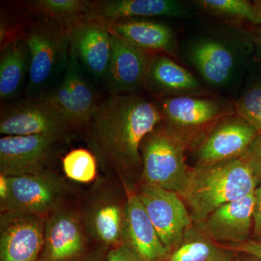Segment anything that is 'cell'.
Masks as SVG:
<instances>
[{
    "instance_id": "obj_1",
    "label": "cell",
    "mask_w": 261,
    "mask_h": 261,
    "mask_svg": "<svg viewBox=\"0 0 261 261\" xmlns=\"http://www.w3.org/2000/svg\"><path fill=\"white\" fill-rule=\"evenodd\" d=\"M162 122L157 104L147 98L110 95L84 128L85 140L106 177L135 191L130 180L142 175L141 145Z\"/></svg>"
},
{
    "instance_id": "obj_2",
    "label": "cell",
    "mask_w": 261,
    "mask_h": 261,
    "mask_svg": "<svg viewBox=\"0 0 261 261\" xmlns=\"http://www.w3.org/2000/svg\"><path fill=\"white\" fill-rule=\"evenodd\" d=\"M258 186L251 168L243 158L211 165H197L190 172L182 196L192 221L202 222L221 205L254 193Z\"/></svg>"
},
{
    "instance_id": "obj_3",
    "label": "cell",
    "mask_w": 261,
    "mask_h": 261,
    "mask_svg": "<svg viewBox=\"0 0 261 261\" xmlns=\"http://www.w3.org/2000/svg\"><path fill=\"white\" fill-rule=\"evenodd\" d=\"M23 37L31 55L25 94L27 97L40 98L64 73L69 59V36L65 25L40 15L25 27Z\"/></svg>"
},
{
    "instance_id": "obj_4",
    "label": "cell",
    "mask_w": 261,
    "mask_h": 261,
    "mask_svg": "<svg viewBox=\"0 0 261 261\" xmlns=\"http://www.w3.org/2000/svg\"><path fill=\"white\" fill-rule=\"evenodd\" d=\"M188 140L170 129L163 122L144 139L141 145L145 185L176 192L182 197L190 177L185 161Z\"/></svg>"
},
{
    "instance_id": "obj_5",
    "label": "cell",
    "mask_w": 261,
    "mask_h": 261,
    "mask_svg": "<svg viewBox=\"0 0 261 261\" xmlns=\"http://www.w3.org/2000/svg\"><path fill=\"white\" fill-rule=\"evenodd\" d=\"M8 192L0 200L1 213H18L46 218L65 203L73 189L70 181L53 169L7 176Z\"/></svg>"
},
{
    "instance_id": "obj_6",
    "label": "cell",
    "mask_w": 261,
    "mask_h": 261,
    "mask_svg": "<svg viewBox=\"0 0 261 261\" xmlns=\"http://www.w3.org/2000/svg\"><path fill=\"white\" fill-rule=\"evenodd\" d=\"M108 177L94 181L80 209L89 239L107 248L123 243V233L127 195Z\"/></svg>"
},
{
    "instance_id": "obj_7",
    "label": "cell",
    "mask_w": 261,
    "mask_h": 261,
    "mask_svg": "<svg viewBox=\"0 0 261 261\" xmlns=\"http://www.w3.org/2000/svg\"><path fill=\"white\" fill-rule=\"evenodd\" d=\"M73 127L42 98H23L3 103L0 134L3 136L43 135L68 141Z\"/></svg>"
},
{
    "instance_id": "obj_8",
    "label": "cell",
    "mask_w": 261,
    "mask_h": 261,
    "mask_svg": "<svg viewBox=\"0 0 261 261\" xmlns=\"http://www.w3.org/2000/svg\"><path fill=\"white\" fill-rule=\"evenodd\" d=\"M40 98L56 108L75 130H84L101 103L84 80L78 56L71 46L61 80Z\"/></svg>"
},
{
    "instance_id": "obj_9",
    "label": "cell",
    "mask_w": 261,
    "mask_h": 261,
    "mask_svg": "<svg viewBox=\"0 0 261 261\" xmlns=\"http://www.w3.org/2000/svg\"><path fill=\"white\" fill-rule=\"evenodd\" d=\"M67 141L43 135L3 136L0 138V174H34L51 170Z\"/></svg>"
},
{
    "instance_id": "obj_10",
    "label": "cell",
    "mask_w": 261,
    "mask_h": 261,
    "mask_svg": "<svg viewBox=\"0 0 261 261\" xmlns=\"http://www.w3.org/2000/svg\"><path fill=\"white\" fill-rule=\"evenodd\" d=\"M161 242L168 252L181 243L192 219L176 192L142 184L137 192Z\"/></svg>"
},
{
    "instance_id": "obj_11",
    "label": "cell",
    "mask_w": 261,
    "mask_h": 261,
    "mask_svg": "<svg viewBox=\"0 0 261 261\" xmlns=\"http://www.w3.org/2000/svg\"><path fill=\"white\" fill-rule=\"evenodd\" d=\"M89 240L80 210L65 202L45 218L40 260H75L87 252Z\"/></svg>"
},
{
    "instance_id": "obj_12",
    "label": "cell",
    "mask_w": 261,
    "mask_h": 261,
    "mask_svg": "<svg viewBox=\"0 0 261 261\" xmlns=\"http://www.w3.org/2000/svg\"><path fill=\"white\" fill-rule=\"evenodd\" d=\"M156 104L164 124L187 140L189 130L216 125L222 118L233 114L231 106L214 98L176 96L159 98Z\"/></svg>"
},
{
    "instance_id": "obj_13",
    "label": "cell",
    "mask_w": 261,
    "mask_h": 261,
    "mask_svg": "<svg viewBox=\"0 0 261 261\" xmlns=\"http://www.w3.org/2000/svg\"><path fill=\"white\" fill-rule=\"evenodd\" d=\"M45 218L0 214V261H39L44 247Z\"/></svg>"
},
{
    "instance_id": "obj_14",
    "label": "cell",
    "mask_w": 261,
    "mask_h": 261,
    "mask_svg": "<svg viewBox=\"0 0 261 261\" xmlns=\"http://www.w3.org/2000/svg\"><path fill=\"white\" fill-rule=\"evenodd\" d=\"M156 54L112 35L111 61L104 79L110 95L138 94L145 90Z\"/></svg>"
},
{
    "instance_id": "obj_15",
    "label": "cell",
    "mask_w": 261,
    "mask_h": 261,
    "mask_svg": "<svg viewBox=\"0 0 261 261\" xmlns=\"http://www.w3.org/2000/svg\"><path fill=\"white\" fill-rule=\"evenodd\" d=\"M258 132L238 115L218 122L197 150V165H211L240 159L247 152Z\"/></svg>"
},
{
    "instance_id": "obj_16",
    "label": "cell",
    "mask_w": 261,
    "mask_h": 261,
    "mask_svg": "<svg viewBox=\"0 0 261 261\" xmlns=\"http://www.w3.org/2000/svg\"><path fill=\"white\" fill-rule=\"evenodd\" d=\"M66 28L81 65L96 78L105 79L112 53V35L107 25L82 18Z\"/></svg>"
},
{
    "instance_id": "obj_17",
    "label": "cell",
    "mask_w": 261,
    "mask_h": 261,
    "mask_svg": "<svg viewBox=\"0 0 261 261\" xmlns=\"http://www.w3.org/2000/svg\"><path fill=\"white\" fill-rule=\"evenodd\" d=\"M183 3L176 0H99L92 1L83 18L105 24L151 17L190 16Z\"/></svg>"
},
{
    "instance_id": "obj_18",
    "label": "cell",
    "mask_w": 261,
    "mask_h": 261,
    "mask_svg": "<svg viewBox=\"0 0 261 261\" xmlns=\"http://www.w3.org/2000/svg\"><path fill=\"white\" fill-rule=\"evenodd\" d=\"M123 240L145 261H164L169 254L136 191L127 192Z\"/></svg>"
},
{
    "instance_id": "obj_19",
    "label": "cell",
    "mask_w": 261,
    "mask_h": 261,
    "mask_svg": "<svg viewBox=\"0 0 261 261\" xmlns=\"http://www.w3.org/2000/svg\"><path fill=\"white\" fill-rule=\"evenodd\" d=\"M188 57L203 80L214 87L229 84L238 67L232 49L217 39L197 41L189 49Z\"/></svg>"
},
{
    "instance_id": "obj_20",
    "label": "cell",
    "mask_w": 261,
    "mask_h": 261,
    "mask_svg": "<svg viewBox=\"0 0 261 261\" xmlns=\"http://www.w3.org/2000/svg\"><path fill=\"white\" fill-rule=\"evenodd\" d=\"M253 204L254 193L221 205L205 220L206 235L217 241L247 242L251 231Z\"/></svg>"
},
{
    "instance_id": "obj_21",
    "label": "cell",
    "mask_w": 261,
    "mask_h": 261,
    "mask_svg": "<svg viewBox=\"0 0 261 261\" xmlns=\"http://www.w3.org/2000/svg\"><path fill=\"white\" fill-rule=\"evenodd\" d=\"M106 25L112 35L136 47L176 58V37L172 29L165 24L145 19H134Z\"/></svg>"
},
{
    "instance_id": "obj_22",
    "label": "cell",
    "mask_w": 261,
    "mask_h": 261,
    "mask_svg": "<svg viewBox=\"0 0 261 261\" xmlns=\"http://www.w3.org/2000/svg\"><path fill=\"white\" fill-rule=\"evenodd\" d=\"M145 90L158 98L192 95L200 90V84L171 57L157 53L149 68Z\"/></svg>"
},
{
    "instance_id": "obj_23",
    "label": "cell",
    "mask_w": 261,
    "mask_h": 261,
    "mask_svg": "<svg viewBox=\"0 0 261 261\" xmlns=\"http://www.w3.org/2000/svg\"><path fill=\"white\" fill-rule=\"evenodd\" d=\"M30 51L23 37L1 48L0 54V99L10 102L27 88L30 72Z\"/></svg>"
},
{
    "instance_id": "obj_24",
    "label": "cell",
    "mask_w": 261,
    "mask_h": 261,
    "mask_svg": "<svg viewBox=\"0 0 261 261\" xmlns=\"http://www.w3.org/2000/svg\"><path fill=\"white\" fill-rule=\"evenodd\" d=\"M208 238L189 230L164 261H231V250L216 245Z\"/></svg>"
},
{
    "instance_id": "obj_25",
    "label": "cell",
    "mask_w": 261,
    "mask_h": 261,
    "mask_svg": "<svg viewBox=\"0 0 261 261\" xmlns=\"http://www.w3.org/2000/svg\"><path fill=\"white\" fill-rule=\"evenodd\" d=\"M27 5L32 11L49 17L62 25H69L83 18L92 1L87 0H30Z\"/></svg>"
},
{
    "instance_id": "obj_26",
    "label": "cell",
    "mask_w": 261,
    "mask_h": 261,
    "mask_svg": "<svg viewBox=\"0 0 261 261\" xmlns=\"http://www.w3.org/2000/svg\"><path fill=\"white\" fill-rule=\"evenodd\" d=\"M211 14L261 25V15L253 3L247 0H198L195 2Z\"/></svg>"
},
{
    "instance_id": "obj_27",
    "label": "cell",
    "mask_w": 261,
    "mask_h": 261,
    "mask_svg": "<svg viewBox=\"0 0 261 261\" xmlns=\"http://www.w3.org/2000/svg\"><path fill=\"white\" fill-rule=\"evenodd\" d=\"M65 178L69 181L80 184H89L96 181L97 159L89 149H72L65 154L62 161Z\"/></svg>"
},
{
    "instance_id": "obj_28",
    "label": "cell",
    "mask_w": 261,
    "mask_h": 261,
    "mask_svg": "<svg viewBox=\"0 0 261 261\" xmlns=\"http://www.w3.org/2000/svg\"><path fill=\"white\" fill-rule=\"evenodd\" d=\"M235 114L261 132V80L251 84L235 101Z\"/></svg>"
},
{
    "instance_id": "obj_29",
    "label": "cell",
    "mask_w": 261,
    "mask_h": 261,
    "mask_svg": "<svg viewBox=\"0 0 261 261\" xmlns=\"http://www.w3.org/2000/svg\"><path fill=\"white\" fill-rule=\"evenodd\" d=\"M245 161L251 168L258 185L261 184V132L252 142L243 156Z\"/></svg>"
},
{
    "instance_id": "obj_30",
    "label": "cell",
    "mask_w": 261,
    "mask_h": 261,
    "mask_svg": "<svg viewBox=\"0 0 261 261\" xmlns=\"http://www.w3.org/2000/svg\"><path fill=\"white\" fill-rule=\"evenodd\" d=\"M108 261H145L126 244L108 250Z\"/></svg>"
},
{
    "instance_id": "obj_31",
    "label": "cell",
    "mask_w": 261,
    "mask_h": 261,
    "mask_svg": "<svg viewBox=\"0 0 261 261\" xmlns=\"http://www.w3.org/2000/svg\"><path fill=\"white\" fill-rule=\"evenodd\" d=\"M252 224L255 236L261 240V184L254 192L253 212Z\"/></svg>"
},
{
    "instance_id": "obj_32",
    "label": "cell",
    "mask_w": 261,
    "mask_h": 261,
    "mask_svg": "<svg viewBox=\"0 0 261 261\" xmlns=\"http://www.w3.org/2000/svg\"><path fill=\"white\" fill-rule=\"evenodd\" d=\"M228 250L244 252L261 260V241H247L240 244H233L226 247Z\"/></svg>"
},
{
    "instance_id": "obj_33",
    "label": "cell",
    "mask_w": 261,
    "mask_h": 261,
    "mask_svg": "<svg viewBox=\"0 0 261 261\" xmlns=\"http://www.w3.org/2000/svg\"><path fill=\"white\" fill-rule=\"evenodd\" d=\"M107 248L99 246L95 250L91 252H86L82 256L73 261H108Z\"/></svg>"
},
{
    "instance_id": "obj_34",
    "label": "cell",
    "mask_w": 261,
    "mask_h": 261,
    "mask_svg": "<svg viewBox=\"0 0 261 261\" xmlns=\"http://www.w3.org/2000/svg\"><path fill=\"white\" fill-rule=\"evenodd\" d=\"M249 39L253 44L255 50H256L257 56L261 60V25L255 27L251 32L250 33Z\"/></svg>"
},
{
    "instance_id": "obj_35",
    "label": "cell",
    "mask_w": 261,
    "mask_h": 261,
    "mask_svg": "<svg viewBox=\"0 0 261 261\" xmlns=\"http://www.w3.org/2000/svg\"><path fill=\"white\" fill-rule=\"evenodd\" d=\"M253 3L261 15V0H256V1H254Z\"/></svg>"
},
{
    "instance_id": "obj_36",
    "label": "cell",
    "mask_w": 261,
    "mask_h": 261,
    "mask_svg": "<svg viewBox=\"0 0 261 261\" xmlns=\"http://www.w3.org/2000/svg\"><path fill=\"white\" fill-rule=\"evenodd\" d=\"M254 261H261V260H260V259H257V258H256V259H255V260H254Z\"/></svg>"
}]
</instances>
